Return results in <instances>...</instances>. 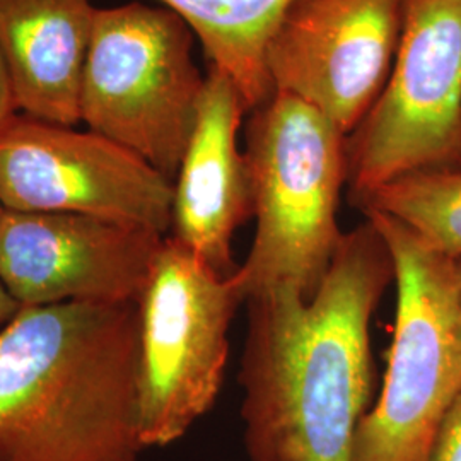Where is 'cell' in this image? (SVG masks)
<instances>
[{
  "mask_svg": "<svg viewBox=\"0 0 461 461\" xmlns=\"http://www.w3.org/2000/svg\"><path fill=\"white\" fill-rule=\"evenodd\" d=\"M395 282L371 221L344 232L312 301L274 293L248 301L241 363L249 461H354L373 384L371 321Z\"/></svg>",
  "mask_w": 461,
  "mask_h": 461,
  "instance_id": "obj_1",
  "label": "cell"
},
{
  "mask_svg": "<svg viewBox=\"0 0 461 461\" xmlns=\"http://www.w3.org/2000/svg\"><path fill=\"white\" fill-rule=\"evenodd\" d=\"M139 312L23 308L0 331V461H137Z\"/></svg>",
  "mask_w": 461,
  "mask_h": 461,
  "instance_id": "obj_2",
  "label": "cell"
},
{
  "mask_svg": "<svg viewBox=\"0 0 461 461\" xmlns=\"http://www.w3.org/2000/svg\"><path fill=\"white\" fill-rule=\"evenodd\" d=\"M346 133L303 99L274 93L249 113L247 156L255 238L236 267L245 299L289 293L312 301L344 232Z\"/></svg>",
  "mask_w": 461,
  "mask_h": 461,
  "instance_id": "obj_3",
  "label": "cell"
},
{
  "mask_svg": "<svg viewBox=\"0 0 461 461\" xmlns=\"http://www.w3.org/2000/svg\"><path fill=\"white\" fill-rule=\"evenodd\" d=\"M393 258V340L378 398L357 430L354 461H428L446 415L461 395L456 260L390 215L364 212Z\"/></svg>",
  "mask_w": 461,
  "mask_h": 461,
  "instance_id": "obj_4",
  "label": "cell"
},
{
  "mask_svg": "<svg viewBox=\"0 0 461 461\" xmlns=\"http://www.w3.org/2000/svg\"><path fill=\"white\" fill-rule=\"evenodd\" d=\"M195 34L176 13L144 2L98 9L81 84V122L175 182L205 76Z\"/></svg>",
  "mask_w": 461,
  "mask_h": 461,
  "instance_id": "obj_5",
  "label": "cell"
},
{
  "mask_svg": "<svg viewBox=\"0 0 461 461\" xmlns=\"http://www.w3.org/2000/svg\"><path fill=\"white\" fill-rule=\"evenodd\" d=\"M243 303L236 270L221 276L166 236L137 301L139 420L146 447L180 441L214 407L230 323Z\"/></svg>",
  "mask_w": 461,
  "mask_h": 461,
  "instance_id": "obj_6",
  "label": "cell"
},
{
  "mask_svg": "<svg viewBox=\"0 0 461 461\" xmlns=\"http://www.w3.org/2000/svg\"><path fill=\"white\" fill-rule=\"evenodd\" d=\"M348 197L422 171L461 169V0H405L381 95L346 137Z\"/></svg>",
  "mask_w": 461,
  "mask_h": 461,
  "instance_id": "obj_7",
  "label": "cell"
},
{
  "mask_svg": "<svg viewBox=\"0 0 461 461\" xmlns=\"http://www.w3.org/2000/svg\"><path fill=\"white\" fill-rule=\"evenodd\" d=\"M0 203L5 211L91 215L167 236L173 182L99 133L19 113L0 131Z\"/></svg>",
  "mask_w": 461,
  "mask_h": 461,
  "instance_id": "obj_8",
  "label": "cell"
},
{
  "mask_svg": "<svg viewBox=\"0 0 461 461\" xmlns=\"http://www.w3.org/2000/svg\"><path fill=\"white\" fill-rule=\"evenodd\" d=\"M405 0H293L267 49L274 93L310 103L348 135L395 60Z\"/></svg>",
  "mask_w": 461,
  "mask_h": 461,
  "instance_id": "obj_9",
  "label": "cell"
},
{
  "mask_svg": "<svg viewBox=\"0 0 461 461\" xmlns=\"http://www.w3.org/2000/svg\"><path fill=\"white\" fill-rule=\"evenodd\" d=\"M165 234L101 217L4 211L0 282L23 308L131 304Z\"/></svg>",
  "mask_w": 461,
  "mask_h": 461,
  "instance_id": "obj_10",
  "label": "cell"
},
{
  "mask_svg": "<svg viewBox=\"0 0 461 461\" xmlns=\"http://www.w3.org/2000/svg\"><path fill=\"white\" fill-rule=\"evenodd\" d=\"M247 113L230 76L209 67L195 125L173 182L169 236L221 276L236 270L232 240L253 217L249 167L238 146Z\"/></svg>",
  "mask_w": 461,
  "mask_h": 461,
  "instance_id": "obj_11",
  "label": "cell"
},
{
  "mask_svg": "<svg viewBox=\"0 0 461 461\" xmlns=\"http://www.w3.org/2000/svg\"><path fill=\"white\" fill-rule=\"evenodd\" d=\"M96 11L89 0H0V53L21 113L67 127L81 122Z\"/></svg>",
  "mask_w": 461,
  "mask_h": 461,
  "instance_id": "obj_12",
  "label": "cell"
},
{
  "mask_svg": "<svg viewBox=\"0 0 461 461\" xmlns=\"http://www.w3.org/2000/svg\"><path fill=\"white\" fill-rule=\"evenodd\" d=\"M192 28L211 66L226 72L248 113L272 98L267 49L293 0H158Z\"/></svg>",
  "mask_w": 461,
  "mask_h": 461,
  "instance_id": "obj_13",
  "label": "cell"
},
{
  "mask_svg": "<svg viewBox=\"0 0 461 461\" xmlns=\"http://www.w3.org/2000/svg\"><path fill=\"white\" fill-rule=\"evenodd\" d=\"M350 202L363 214L393 217L430 249L461 260V169L407 175Z\"/></svg>",
  "mask_w": 461,
  "mask_h": 461,
  "instance_id": "obj_14",
  "label": "cell"
},
{
  "mask_svg": "<svg viewBox=\"0 0 461 461\" xmlns=\"http://www.w3.org/2000/svg\"><path fill=\"white\" fill-rule=\"evenodd\" d=\"M428 461H461V395L446 415Z\"/></svg>",
  "mask_w": 461,
  "mask_h": 461,
  "instance_id": "obj_15",
  "label": "cell"
},
{
  "mask_svg": "<svg viewBox=\"0 0 461 461\" xmlns=\"http://www.w3.org/2000/svg\"><path fill=\"white\" fill-rule=\"evenodd\" d=\"M19 113L21 112L17 104L14 86L11 81L7 66L4 62V57L0 53V131Z\"/></svg>",
  "mask_w": 461,
  "mask_h": 461,
  "instance_id": "obj_16",
  "label": "cell"
},
{
  "mask_svg": "<svg viewBox=\"0 0 461 461\" xmlns=\"http://www.w3.org/2000/svg\"><path fill=\"white\" fill-rule=\"evenodd\" d=\"M21 310L23 306L9 294V291L0 282V323H9Z\"/></svg>",
  "mask_w": 461,
  "mask_h": 461,
  "instance_id": "obj_17",
  "label": "cell"
},
{
  "mask_svg": "<svg viewBox=\"0 0 461 461\" xmlns=\"http://www.w3.org/2000/svg\"><path fill=\"white\" fill-rule=\"evenodd\" d=\"M456 294H458V312L461 323V260H456Z\"/></svg>",
  "mask_w": 461,
  "mask_h": 461,
  "instance_id": "obj_18",
  "label": "cell"
},
{
  "mask_svg": "<svg viewBox=\"0 0 461 461\" xmlns=\"http://www.w3.org/2000/svg\"><path fill=\"white\" fill-rule=\"evenodd\" d=\"M4 211H5V209H4V207H2V203H0V219H2V215H4Z\"/></svg>",
  "mask_w": 461,
  "mask_h": 461,
  "instance_id": "obj_19",
  "label": "cell"
}]
</instances>
